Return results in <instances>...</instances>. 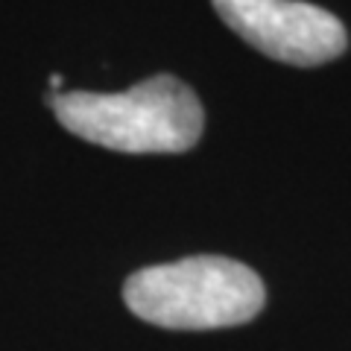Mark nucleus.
<instances>
[{"instance_id": "f257e3e1", "label": "nucleus", "mask_w": 351, "mask_h": 351, "mask_svg": "<svg viewBox=\"0 0 351 351\" xmlns=\"http://www.w3.org/2000/svg\"><path fill=\"white\" fill-rule=\"evenodd\" d=\"M59 123L117 152H184L202 135V103L176 76H149L120 94H50Z\"/></svg>"}, {"instance_id": "7ed1b4c3", "label": "nucleus", "mask_w": 351, "mask_h": 351, "mask_svg": "<svg viewBox=\"0 0 351 351\" xmlns=\"http://www.w3.org/2000/svg\"><path fill=\"white\" fill-rule=\"evenodd\" d=\"M214 9L240 38L276 62L313 68L337 59L348 44L343 21L302 0H214Z\"/></svg>"}, {"instance_id": "f03ea898", "label": "nucleus", "mask_w": 351, "mask_h": 351, "mask_svg": "<svg viewBox=\"0 0 351 351\" xmlns=\"http://www.w3.org/2000/svg\"><path fill=\"white\" fill-rule=\"evenodd\" d=\"M123 299L129 311L149 325L205 331L255 319L267 293L246 263L219 255H193L138 269L123 284Z\"/></svg>"}]
</instances>
